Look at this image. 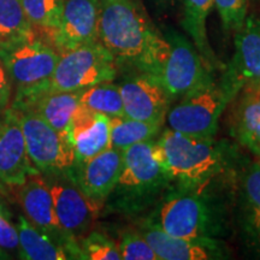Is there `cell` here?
I'll list each match as a JSON object with an SVG mask.
<instances>
[{
	"label": "cell",
	"instance_id": "cell-18",
	"mask_svg": "<svg viewBox=\"0 0 260 260\" xmlns=\"http://www.w3.org/2000/svg\"><path fill=\"white\" fill-rule=\"evenodd\" d=\"M80 105V90L79 92L45 90L19 103L11 104L10 107L15 111L37 113L52 128L68 135L71 118Z\"/></svg>",
	"mask_w": 260,
	"mask_h": 260
},
{
	"label": "cell",
	"instance_id": "cell-21",
	"mask_svg": "<svg viewBox=\"0 0 260 260\" xmlns=\"http://www.w3.org/2000/svg\"><path fill=\"white\" fill-rule=\"evenodd\" d=\"M19 256L25 260H65L70 255L52 237L34 225L27 217L19 216L17 220Z\"/></svg>",
	"mask_w": 260,
	"mask_h": 260
},
{
	"label": "cell",
	"instance_id": "cell-3",
	"mask_svg": "<svg viewBox=\"0 0 260 260\" xmlns=\"http://www.w3.org/2000/svg\"><path fill=\"white\" fill-rule=\"evenodd\" d=\"M60 54L38 32L0 44V59L15 88L11 104L50 88Z\"/></svg>",
	"mask_w": 260,
	"mask_h": 260
},
{
	"label": "cell",
	"instance_id": "cell-12",
	"mask_svg": "<svg viewBox=\"0 0 260 260\" xmlns=\"http://www.w3.org/2000/svg\"><path fill=\"white\" fill-rule=\"evenodd\" d=\"M99 0H64L57 28L46 40L61 54L99 41Z\"/></svg>",
	"mask_w": 260,
	"mask_h": 260
},
{
	"label": "cell",
	"instance_id": "cell-16",
	"mask_svg": "<svg viewBox=\"0 0 260 260\" xmlns=\"http://www.w3.org/2000/svg\"><path fill=\"white\" fill-rule=\"evenodd\" d=\"M122 164L123 151L109 147L83 164L74 165L71 171L80 189L100 209L115 189Z\"/></svg>",
	"mask_w": 260,
	"mask_h": 260
},
{
	"label": "cell",
	"instance_id": "cell-23",
	"mask_svg": "<svg viewBox=\"0 0 260 260\" xmlns=\"http://www.w3.org/2000/svg\"><path fill=\"white\" fill-rule=\"evenodd\" d=\"M162 125L130 118L128 116H118L110 118L111 147L124 151L139 142L154 140Z\"/></svg>",
	"mask_w": 260,
	"mask_h": 260
},
{
	"label": "cell",
	"instance_id": "cell-6",
	"mask_svg": "<svg viewBox=\"0 0 260 260\" xmlns=\"http://www.w3.org/2000/svg\"><path fill=\"white\" fill-rule=\"evenodd\" d=\"M164 37L169 42V50L153 77L172 99H178L209 80L211 68L194 44L180 32L168 29Z\"/></svg>",
	"mask_w": 260,
	"mask_h": 260
},
{
	"label": "cell",
	"instance_id": "cell-24",
	"mask_svg": "<svg viewBox=\"0 0 260 260\" xmlns=\"http://www.w3.org/2000/svg\"><path fill=\"white\" fill-rule=\"evenodd\" d=\"M80 104L107 117L124 116V106L119 84L102 82L80 90Z\"/></svg>",
	"mask_w": 260,
	"mask_h": 260
},
{
	"label": "cell",
	"instance_id": "cell-29",
	"mask_svg": "<svg viewBox=\"0 0 260 260\" xmlns=\"http://www.w3.org/2000/svg\"><path fill=\"white\" fill-rule=\"evenodd\" d=\"M118 246L122 260H160L141 233H124Z\"/></svg>",
	"mask_w": 260,
	"mask_h": 260
},
{
	"label": "cell",
	"instance_id": "cell-7",
	"mask_svg": "<svg viewBox=\"0 0 260 260\" xmlns=\"http://www.w3.org/2000/svg\"><path fill=\"white\" fill-rule=\"evenodd\" d=\"M23 133L29 159L41 175L67 171L75 162V151L69 136L30 111H16Z\"/></svg>",
	"mask_w": 260,
	"mask_h": 260
},
{
	"label": "cell",
	"instance_id": "cell-15",
	"mask_svg": "<svg viewBox=\"0 0 260 260\" xmlns=\"http://www.w3.org/2000/svg\"><path fill=\"white\" fill-rule=\"evenodd\" d=\"M234 94L260 88V16H248L236 31L235 53L225 77Z\"/></svg>",
	"mask_w": 260,
	"mask_h": 260
},
{
	"label": "cell",
	"instance_id": "cell-8",
	"mask_svg": "<svg viewBox=\"0 0 260 260\" xmlns=\"http://www.w3.org/2000/svg\"><path fill=\"white\" fill-rule=\"evenodd\" d=\"M17 189L19 203L25 217L63 247L70 255V259H82L79 240L60 226L46 178L40 172L29 175L24 183L17 187Z\"/></svg>",
	"mask_w": 260,
	"mask_h": 260
},
{
	"label": "cell",
	"instance_id": "cell-28",
	"mask_svg": "<svg viewBox=\"0 0 260 260\" xmlns=\"http://www.w3.org/2000/svg\"><path fill=\"white\" fill-rule=\"evenodd\" d=\"M82 259L122 260L119 246L102 233L93 232L80 240Z\"/></svg>",
	"mask_w": 260,
	"mask_h": 260
},
{
	"label": "cell",
	"instance_id": "cell-19",
	"mask_svg": "<svg viewBox=\"0 0 260 260\" xmlns=\"http://www.w3.org/2000/svg\"><path fill=\"white\" fill-rule=\"evenodd\" d=\"M235 98L230 117L232 134L237 141L258 154L260 147V88H242Z\"/></svg>",
	"mask_w": 260,
	"mask_h": 260
},
{
	"label": "cell",
	"instance_id": "cell-32",
	"mask_svg": "<svg viewBox=\"0 0 260 260\" xmlns=\"http://www.w3.org/2000/svg\"><path fill=\"white\" fill-rule=\"evenodd\" d=\"M12 95V87L4 65L0 59V115L10 106Z\"/></svg>",
	"mask_w": 260,
	"mask_h": 260
},
{
	"label": "cell",
	"instance_id": "cell-22",
	"mask_svg": "<svg viewBox=\"0 0 260 260\" xmlns=\"http://www.w3.org/2000/svg\"><path fill=\"white\" fill-rule=\"evenodd\" d=\"M183 5L182 25L206 64L213 68L217 64L216 57L211 50L206 30L207 17L213 6V0H183Z\"/></svg>",
	"mask_w": 260,
	"mask_h": 260
},
{
	"label": "cell",
	"instance_id": "cell-26",
	"mask_svg": "<svg viewBox=\"0 0 260 260\" xmlns=\"http://www.w3.org/2000/svg\"><path fill=\"white\" fill-rule=\"evenodd\" d=\"M34 32L37 31L25 16L21 0H0V44Z\"/></svg>",
	"mask_w": 260,
	"mask_h": 260
},
{
	"label": "cell",
	"instance_id": "cell-2",
	"mask_svg": "<svg viewBox=\"0 0 260 260\" xmlns=\"http://www.w3.org/2000/svg\"><path fill=\"white\" fill-rule=\"evenodd\" d=\"M154 157L171 180L187 187L200 186L222 169L223 158L212 138L162 132L153 144Z\"/></svg>",
	"mask_w": 260,
	"mask_h": 260
},
{
	"label": "cell",
	"instance_id": "cell-13",
	"mask_svg": "<svg viewBox=\"0 0 260 260\" xmlns=\"http://www.w3.org/2000/svg\"><path fill=\"white\" fill-rule=\"evenodd\" d=\"M119 89L125 116L164 125L174 99L153 76L142 73L129 77L119 84Z\"/></svg>",
	"mask_w": 260,
	"mask_h": 260
},
{
	"label": "cell",
	"instance_id": "cell-14",
	"mask_svg": "<svg viewBox=\"0 0 260 260\" xmlns=\"http://www.w3.org/2000/svg\"><path fill=\"white\" fill-rule=\"evenodd\" d=\"M39 172L29 159L23 133L14 109L2 113L0 132V187L17 188L29 175Z\"/></svg>",
	"mask_w": 260,
	"mask_h": 260
},
{
	"label": "cell",
	"instance_id": "cell-5",
	"mask_svg": "<svg viewBox=\"0 0 260 260\" xmlns=\"http://www.w3.org/2000/svg\"><path fill=\"white\" fill-rule=\"evenodd\" d=\"M118 63L100 41L60 54L48 90L79 92L102 82H112Z\"/></svg>",
	"mask_w": 260,
	"mask_h": 260
},
{
	"label": "cell",
	"instance_id": "cell-25",
	"mask_svg": "<svg viewBox=\"0 0 260 260\" xmlns=\"http://www.w3.org/2000/svg\"><path fill=\"white\" fill-rule=\"evenodd\" d=\"M21 3L35 31L47 39L59 23L64 0H21Z\"/></svg>",
	"mask_w": 260,
	"mask_h": 260
},
{
	"label": "cell",
	"instance_id": "cell-17",
	"mask_svg": "<svg viewBox=\"0 0 260 260\" xmlns=\"http://www.w3.org/2000/svg\"><path fill=\"white\" fill-rule=\"evenodd\" d=\"M68 136L74 146V165L83 164L111 147L110 117L80 105L71 118Z\"/></svg>",
	"mask_w": 260,
	"mask_h": 260
},
{
	"label": "cell",
	"instance_id": "cell-27",
	"mask_svg": "<svg viewBox=\"0 0 260 260\" xmlns=\"http://www.w3.org/2000/svg\"><path fill=\"white\" fill-rule=\"evenodd\" d=\"M246 219L249 232L260 241V162H255L243 177Z\"/></svg>",
	"mask_w": 260,
	"mask_h": 260
},
{
	"label": "cell",
	"instance_id": "cell-1",
	"mask_svg": "<svg viewBox=\"0 0 260 260\" xmlns=\"http://www.w3.org/2000/svg\"><path fill=\"white\" fill-rule=\"evenodd\" d=\"M98 39L117 63L133 65L141 73L158 70L169 50L142 0H99Z\"/></svg>",
	"mask_w": 260,
	"mask_h": 260
},
{
	"label": "cell",
	"instance_id": "cell-11",
	"mask_svg": "<svg viewBox=\"0 0 260 260\" xmlns=\"http://www.w3.org/2000/svg\"><path fill=\"white\" fill-rule=\"evenodd\" d=\"M153 144L154 140L139 142L123 151L122 171L113 191L140 198L157 191L171 180L154 157Z\"/></svg>",
	"mask_w": 260,
	"mask_h": 260
},
{
	"label": "cell",
	"instance_id": "cell-30",
	"mask_svg": "<svg viewBox=\"0 0 260 260\" xmlns=\"http://www.w3.org/2000/svg\"><path fill=\"white\" fill-rule=\"evenodd\" d=\"M213 5L226 31H237L245 23L248 10L247 0H213Z\"/></svg>",
	"mask_w": 260,
	"mask_h": 260
},
{
	"label": "cell",
	"instance_id": "cell-4",
	"mask_svg": "<svg viewBox=\"0 0 260 260\" xmlns=\"http://www.w3.org/2000/svg\"><path fill=\"white\" fill-rule=\"evenodd\" d=\"M235 94L224 82L217 84L211 79L181 96V102L169 110L167 121L170 129L182 134L212 138L226 104Z\"/></svg>",
	"mask_w": 260,
	"mask_h": 260
},
{
	"label": "cell",
	"instance_id": "cell-20",
	"mask_svg": "<svg viewBox=\"0 0 260 260\" xmlns=\"http://www.w3.org/2000/svg\"><path fill=\"white\" fill-rule=\"evenodd\" d=\"M141 235L147 240L160 260H207L213 258L209 242L182 239L165 233L157 223L142 225Z\"/></svg>",
	"mask_w": 260,
	"mask_h": 260
},
{
	"label": "cell",
	"instance_id": "cell-9",
	"mask_svg": "<svg viewBox=\"0 0 260 260\" xmlns=\"http://www.w3.org/2000/svg\"><path fill=\"white\" fill-rule=\"evenodd\" d=\"M42 176L46 178L50 186L54 211L60 226L80 241L89 230L99 207L80 189L71 169Z\"/></svg>",
	"mask_w": 260,
	"mask_h": 260
},
{
	"label": "cell",
	"instance_id": "cell-31",
	"mask_svg": "<svg viewBox=\"0 0 260 260\" xmlns=\"http://www.w3.org/2000/svg\"><path fill=\"white\" fill-rule=\"evenodd\" d=\"M17 228L10 222L4 211H0V247L14 249L18 246Z\"/></svg>",
	"mask_w": 260,
	"mask_h": 260
},
{
	"label": "cell",
	"instance_id": "cell-34",
	"mask_svg": "<svg viewBox=\"0 0 260 260\" xmlns=\"http://www.w3.org/2000/svg\"><path fill=\"white\" fill-rule=\"evenodd\" d=\"M0 132H2V119H0Z\"/></svg>",
	"mask_w": 260,
	"mask_h": 260
},
{
	"label": "cell",
	"instance_id": "cell-35",
	"mask_svg": "<svg viewBox=\"0 0 260 260\" xmlns=\"http://www.w3.org/2000/svg\"><path fill=\"white\" fill-rule=\"evenodd\" d=\"M159 2H164L165 3V2H169V0H159Z\"/></svg>",
	"mask_w": 260,
	"mask_h": 260
},
{
	"label": "cell",
	"instance_id": "cell-36",
	"mask_svg": "<svg viewBox=\"0 0 260 260\" xmlns=\"http://www.w3.org/2000/svg\"><path fill=\"white\" fill-rule=\"evenodd\" d=\"M258 155H259V158H260V147H259V153H258Z\"/></svg>",
	"mask_w": 260,
	"mask_h": 260
},
{
	"label": "cell",
	"instance_id": "cell-10",
	"mask_svg": "<svg viewBox=\"0 0 260 260\" xmlns=\"http://www.w3.org/2000/svg\"><path fill=\"white\" fill-rule=\"evenodd\" d=\"M165 233L182 239L209 242L214 233V217L203 198L181 194L161 206L157 223Z\"/></svg>",
	"mask_w": 260,
	"mask_h": 260
},
{
	"label": "cell",
	"instance_id": "cell-33",
	"mask_svg": "<svg viewBox=\"0 0 260 260\" xmlns=\"http://www.w3.org/2000/svg\"><path fill=\"white\" fill-rule=\"evenodd\" d=\"M0 259H9L8 253L4 251V248H3V247H0Z\"/></svg>",
	"mask_w": 260,
	"mask_h": 260
}]
</instances>
